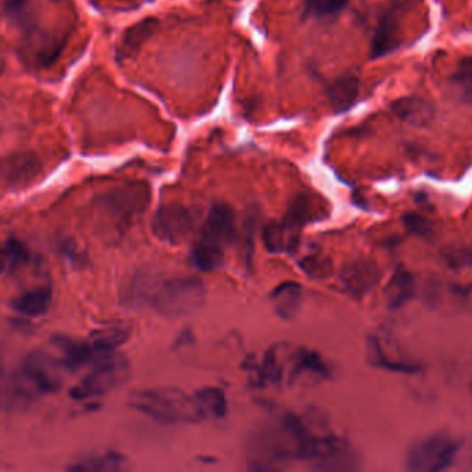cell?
Returning <instances> with one entry per match:
<instances>
[{
    "mask_svg": "<svg viewBox=\"0 0 472 472\" xmlns=\"http://www.w3.org/2000/svg\"><path fill=\"white\" fill-rule=\"evenodd\" d=\"M63 365L48 353L35 350L27 355L7 382V397L13 405H27L63 387Z\"/></svg>",
    "mask_w": 472,
    "mask_h": 472,
    "instance_id": "cell-1",
    "label": "cell"
},
{
    "mask_svg": "<svg viewBox=\"0 0 472 472\" xmlns=\"http://www.w3.org/2000/svg\"><path fill=\"white\" fill-rule=\"evenodd\" d=\"M234 236V215L229 205L215 204L200 229L192 247L190 259L195 268L214 271L224 262L227 244Z\"/></svg>",
    "mask_w": 472,
    "mask_h": 472,
    "instance_id": "cell-2",
    "label": "cell"
},
{
    "mask_svg": "<svg viewBox=\"0 0 472 472\" xmlns=\"http://www.w3.org/2000/svg\"><path fill=\"white\" fill-rule=\"evenodd\" d=\"M130 406L165 424L201 421L194 397L174 387L150 388L130 395Z\"/></svg>",
    "mask_w": 472,
    "mask_h": 472,
    "instance_id": "cell-3",
    "label": "cell"
},
{
    "mask_svg": "<svg viewBox=\"0 0 472 472\" xmlns=\"http://www.w3.org/2000/svg\"><path fill=\"white\" fill-rule=\"evenodd\" d=\"M130 374L132 368L125 356L115 352L106 353L96 360L90 373L71 388L70 397L74 400L105 397L130 382Z\"/></svg>",
    "mask_w": 472,
    "mask_h": 472,
    "instance_id": "cell-4",
    "label": "cell"
},
{
    "mask_svg": "<svg viewBox=\"0 0 472 472\" xmlns=\"http://www.w3.org/2000/svg\"><path fill=\"white\" fill-rule=\"evenodd\" d=\"M463 442L447 434H434L414 442L406 454L407 471L437 472L456 467Z\"/></svg>",
    "mask_w": 472,
    "mask_h": 472,
    "instance_id": "cell-5",
    "label": "cell"
},
{
    "mask_svg": "<svg viewBox=\"0 0 472 472\" xmlns=\"http://www.w3.org/2000/svg\"><path fill=\"white\" fill-rule=\"evenodd\" d=\"M205 301V287L194 278L174 279L160 286L153 306L165 319H180L197 312Z\"/></svg>",
    "mask_w": 472,
    "mask_h": 472,
    "instance_id": "cell-6",
    "label": "cell"
},
{
    "mask_svg": "<svg viewBox=\"0 0 472 472\" xmlns=\"http://www.w3.org/2000/svg\"><path fill=\"white\" fill-rule=\"evenodd\" d=\"M66 44V34L31 27L22 35L19 46L20 60L31 70H48L60 59Z\"/></svg>",
    "mask_w": 472,
    "mask_h": 472,
    "instance_id": "cell-7",
    "label": "cell"
},
{
    "mask_svg": "<svg viewBox=\"0 0 472 472\" xmlns=\"http://www.w3.org/2000/svg\"><path fill=\"white\" fill-rule=\"evenodd\" d=\"M195 215L182 205H162L154 217V233L170 244H180L192 233Z\"/></svg>",
    "mask_w": 472,
    "mask_h": 472,
    "instance_id": "cell-8",
    "label": "cell"
},
{
    "mask_svg": "<svg viewBox=\"0 0 472 472\" xmlns=\"http://www.w3.org/2000/svg\"><path fill=\"white\" fill-rule=\"evenodd\" d=\"M41 169V161L35 153H12L4 158L2 162L4 186L12 190L24 189L35 180Z\"/></svg>",
    "mask_w": 472,
    "mask_h": 472,
    "instance_id": "cell-9",
    "label": "cell"
},
{
    "mask_svg": "<svg viewBox=\"0 0 472 472\" xmlns=\"http://www.w3.org/2000/svg\"><path fill=\"white\" fill-rule=\"evenodd\" d=\"M158 286L157 278L152 271H139L133 273L121 286V305L136 309L154 299Z\"/></svg>",
    "mask_w": 472,
    "mask_h": 472,
    "instance_id": "cell-10",
    "label": "cell"
},
{
    "mask_svg": "<svg viewBox=\"0 0 472 472\" xmlns=\"http://www.w3.org/2000/svg\"><path fill=\"white\" fill-rule=\"evenodd\" d=\"M287 343H279L264 353L261 366H254L256 385H279L286 375L287 363L290 360Z\"/></svg>",
    "mask_w": 472,
    "mask_h": 472,
    "instance_id": "cell-11",
    "label": "cell"
},
{
    "mask_svg": "<svg viewBox=\"0 0 472 472\" xmlns=\"http://www.w3.org/2000/svg\"><path fill=\"white\" fill-rule=\"evenodd\" d=\"M51 342L54 348L60 350L61 365L70 372H78L83 366L98 360L101 356L95 348L91 347L90 342L75 341L64 335H56Z\"/></svg>",
    "mask_w": 472,
    "mask_h": 472,
    "instance_id": "cell-12",
    "label": "cell"
},
{
    "mask_svg": "<svg viewBox=\"0 0 472 472\" xmlns=\"http://www.w3.org/2000/svg\"><path fill=\"white\" fill-rule=\"evenodd\" d=\"M132 327L125 321H110L91 331L89 342L100 355L114 352L130 341Z\"/></svg>",
    "mask_w": 472,
    "mask_h": 472,
    "instance_id": "cell-13",
    "label": "cell"
},
{
    "mask_svg": "<svg viewBox=\"0 0 472 472\" xmlns=\"http://www.w3.org/2000/svg\"><path fill=\"white\" fill-rule=\"evenodd\" d=\"M158 27V20L154 17L140 20L132 27L123 32L120 44L117 48V59L120 61H126L139 53L143 44L152 38Z\"/></svg>",
    "mask_w": 472,
    "mask_h": 472,
    "instance_id": "cell-14",
    "label": "cell"
},
{
    "mask_svg": "<svg viewBox=\"0 0 472 472\" xmlns=\"http://www.w3.org/2000/svg\"><path fill=\"white\" fill-rule=\"evenodd\" d=\"M53 303V291L51 286L36 287L20 294L10 303V308L26 318H41L48 313Z\"/></svg>",
    "mask_w": 472,
    "mask_h": 472,
    "instance_id": "cell-15",
    "label": "cell"
},
{
    "mask_svg": "<svg viewBox=\"0 0 472 472\" xmlns=\"http://www.w3.org/2000/svg\"><path fill=\"white\" fill-rule=\"evenodd\" d=\"M303 287L295 281H286L276 287L271 295L276 315L286 321L294 320L303 305Z\"/></svg>",
    "mask_w": 472,
    "mask_h": 472,
    "instance_id": "cell-16",
    "label": "cell"
},
{
    "mask_svg": "<svg viewBox=\"0 0 472 472\" xmlns=\"http://www.w3.org/2000/svg\"><path fill=\"white\" fill-rule=\"evenodd\" d=\"M397 29H399V20H397V9L392 7L388 10L382 21L378 24L374 32V38L372 41V59H380L387 56L390 51L397 48Z\"/></svg>",
    "mask_w": 472,
    "mask_h": 472,
    "instance_id": "cell-17",
    "label": "cell"
},
{
    "mask_svg": "<svg viewBox=\"0 0 472 472\" xmlns=\"http://www.w3.org/2000/svg\"><path fill=\"white\" fill-rule=\"evenodd\" d=\"M414 279L406 269L397 268L385 287V301L390 309H397L409 303L414 295Z\"/></svg>",
    "mask_w": 472,
    "mask_h": 472,
    "instance_id": "cell-18",
    "label": "cell"
},
{
    "mask_svg": "<svg viewBox=\"0 0 472 472\" xmlns=\"http://www.w3.org/2000/svg\"><path fill=\"white\" fill-rule=\"evenodd\" d=\"M195 405L202 420H221L226 416L227 402L221 388L207 387L197 390L194 395Z\"/></svg>",
    "mask_w": 472,
    "mask_h": 472,
    "instance_id": "cell-19",
    "label": "cell"
},
{
    "mask_svg": "<svg viewBox=\"0 0 472 472\" xmlns=\"http://www.w3.org/2000/svg\"><path fill=\"white\" fill-rule=\"evenodd\" d=\"M327 95L335 113L350 110L359 96V79L352 75L338 78L328 86Z\"/></svg>",
    "mask_w": 472,
    "mask_h": 472,
    "instance_id": "cell-20",
    "label": "cell"
},
{
    "mask_svg": "<svg viewBox=\"0 0 472 472\" xmlns=\"http://www.w3.org/2000/svg\"><path fill=\"white\" fill-rule=\"evenodd\" d=\"M126 468H128V461L125 457L115 452L86 457V459L76 461L74 466L68 467L70 471L75 472H117L125 471Z\"/></svg>",
    "mask_w": 472,
    "mask_h": 472,
    "instance_id": "cell-21",
    "label": "cell"
},
{
    "mask_svg": "<svg viewBox=\"0 0 472 472\" xmlns=\"http://www.w3.org/2000/svg\"><path fill=\"white\" fill-rule=\"evenodd\" d=\"M366 356H367L368 365L373 367L382 368L387 372L402 373V374H416L419 367L399 360H392L385 355L382 343L378 342L377 338L368 337L367 347H366Z\"/></svg>",
    "mask_w": 472,
    "mask_h": 472,
    "instance_id": "cell-22",
    "label": "cell"
},
{
    "mask_svg": "<svg viewBox=\"0 0 472 472\" xmlns=\"http://www.w3.org/2000/svg\"><path fill=\"white\" fill-rule=\"evenodd\" d=\"M395 114L400 120L412 123H427L434 117V111L421 98H406L395 101L392 105Z\"/></svg>",
    "mask_w": 472,
    "mask_h": 472,
    "instance_id": "cell-23",
    "label": "cell"
},
{
    "mask_svg": "<svg viewBox=\"0 0 472 472\" xmlns=\"http://www.w3.org/2000/svg\"><path fill=\"white\" fill-rule=\"evenodd\" d=\"M4 13L12 26L22 31L36 26L34 0H4Z\"/></svg>",
    "mask_w": 472,
    "mask_h": 472,
    "instance_id": "cell-24",
    "label": "cell"
},
{
    "mask_svg": "<svg viewBox=\"0 0 472 472\" xmlns=\"http://www.w3.org/2000/svg\"><path fill=\"white\" fill-rule=\"evenodd\" d=\"M295 224L286 221L284 224H271L264 229V241L271 252H283L293 248L296 243L293 232Z\"/></svg>",
    "mask_w": 472,
    "mask_h": 472,
    "instance_id": "cell-25",
    "label": "cell"
},
{
    "mask_svg": "<svg viewBox=\"0 0 472 472\" xmlns=\"http://www.w3.org/2000/svg\"><path fill=\"white\" fill-rule=\"evenodd\" d=\"M449 83L457 100L463 105L472 106V57H466L460 61Z\"/></svg>",
    "mask_w": 472,
    "mask_h": 472,
    "instance_id": "cell-26",
    "label": "cell"
},
{
    "mask_svg": "<svg viewBox=\"0 0 472 472\" xmlns=\"http://www.w3.org/2000/svg\"><path fill=\"white\" fill-rule=\"evenodd\" d=\"M29 261V249L16 237H10L2 252V271L4 274L14 273Z\"/></svg>",
    "mask_w": 472,
    "mask_h": 472,
    "instance_id": "cell-27",
    "label": "cell"
},
{
    "mask_svg": "<svg viewBox=\"0 0 472 472\" xmlns=\"http://www.w3.org/2000/svg\"><path fill=\"white\" fill-rule=\"evenodd\" d=\"M350 0H303L306 13L313 17H330L340 13Z\"/></svg>",
    "mask_w": 472,
    "mask_h": 472,
    "instance_id": "cell-28",
    "label": "cell"
},
{
    "mask_svg": "<svg viewBox=\"0 0 472 472\" xmlns=\"http://www.w3.org/2000/svg\"><path fill=\"white\" fill-rule=\"evenodd\" d=\"M405 224H406V226L410 230L419 234H425L427 233V230H429V226L422 221V217L416 214L406 215L405 216Z\"/></svg>",
    "mask_w": 472,
    "mask_h": 472,
    "instance_id": "cell-29",
    "label": "cell"
},
{
    "mask_svg": "<svg viewBox=\"0 0 472 472\" xmlns=\"http://www.w3.org/2000/svg\"><path fill=\"white\" fill-rule=\"evenodd\" d=\"M187 340H193L192 335H190V331L189 333L186 331V333H183L182 335H180L179 340L177 341V347H180L182 343H189V341Z\"/></svg>",
    "mask_w": 472,
    "mask_h": 472,
    "instance_id": "cell-30",
    "label": "cell"
},
{
    "mask_svg": "<svg viewBox=\"0 0 472 472\" xmlns=\"http://www.w3.org/2000/svg\"><path fill=\"white\" fill-rule=\"evenodd\" d=\"M53 2H59V0H53Z\"/></svg>",
    "mask_w": 472,
    "mask_h": 472,
    "instance_id": "cell-31",
    "label": "cell"
}]
</instances>
